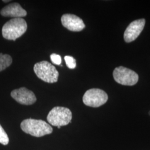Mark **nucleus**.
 Returning a JSON list of instances; mask_svg holds the SVG:
<instances>
[{
	"label": "nucleus",
	"mask_w": 150,
	"mask_h": 150,
	"mask_svg": "<svg viewBox=\"0 0 150 150\" xmlns=\"http://www.w3.org/2000/svg\"><path fill=\"white\" fill-rule=\"evenodd\" d=\"M21 128L24 132L37 137L51 134L53 131L51 126L45 121L32 118L23 120L21 123Z\"/></svg>",
	"instance_id": "obj_1"
},
{
	"label": "nucleus",
	"mask_w": 150,
	"mask_h": 150,
	"mask_svg": "<svg viewBox=\"0 0 150 150\" xmlns=\"http://www.w3.org/2000/svg\"><path fill=\"white\" fill-rule=\"evenodd\" d=\"M27 28V23L24 19L13 18L4 25L2 33L5 39L15 41L25 33Z\"/></svg>",
	"instance_id": "obj_2"
},
{
	"label": "nucleus",
	"mask_w": 150,
	"mask_h": 150,
	"mask_svg": "<svg viewBox=\"0 0 150 150\" xmlns=\"http://www.w3.org/2000/svg\"><path fill=\"white\" fill-rule=\"evenodd\" d=\"M33 70L38 78L42 80L52 83L58 81L59 73L56 67L46 61L36 63L33 67Z\"/></svg>",
	"instance_id": "obj_3"
},
{
	"label": "nucleus",
	"mask_w": 150,
	"mask_h": 150,
	"mask_svg": "<svg viewBox=\"0 0 150 150\" xmlns=\"http://www.w3.org/2000/svg\"><path fill=\"white\" fill-rule=\"evenodd\" d=\"M72 112L70 109L64 107L57 106L53 108L48 113L47 120L54 126L61 127L71 122Z\"/></svg>",
	"instance_id": "obj_4"
},
{
	"label": "nucleus",
	"mask_w": 150,
	"mask_h": 150,
	"mask_svg": "<svg viewBox=\"0 0 150 150\" xmlns=\"http://www.w3.org/2000/svg\"><path fill=\"white\" fill-rule=\"evenodd\" d=\"M113 76L118 83L125 86H133L139 81V75L123 66L116 67L113 72Z\"/></svg>",
	"instance_id": "obj_5"
},
{
	"label": "nucleus",
	"mask_w": 150,
	"mask_h": 150,
	"mask_svg": "<svg viewBox=\"0 0 150 150\" xmlns=\"http://www.w3.org/2000/svg\"><path fill=\"white\" fill-rule=\"evenodd\" d=\"M108 100V95L99 88H91L86 91L83 96V102L86 106L98 107L104 105Z\"/></svg>",
	"instance_id": "obj_6"
},
{
	"label": "nucleus",
	"mask_w": 150,
	"mask_h": 150,
	"mask_svg": "<svg viewBox=\"0 0 150 150\" xmlns=\"http://www.w3.org/2000/svg\"><path fill=\"white\" fill-rule=\"evenodd\" d=\"M145 19L142 18L134 20L129 25L124 33L126 42H132L139 37L145 27Z\"/></svg>",
	"instance_id": "obj_7"
},
{
	"label": "nucleus",
	"mask_w": 150,
	"mask_h": 150,
	"mask_svg": "<svg viewBox=\"0 0 150 150\" xmlns=\"http://www.w3.org/2000/svg\"><path fill=\"white\" fill-rule=\"evenodd\" d=\"M11 96L21 105H31L36 101V97L32 91L26 87H21L11 92Z\"/></svg>",
	"instance_id": "obj_8"
},
{
	"label": "nucleus",
	"mask_w": 150,
	"mask_h": 150,
	"mask_svg": "<svg viewBox=\"0 0 150 150\" xmlns=\"http://www.w3.org/2000/svg\"><path fill=\"white\" fill-rule=\"evenodd\" d=\"M62 25L69 30L79 32L83 30L85 25L79 17L72 14H64L61 17Z\"/></svg>",
	"instance_id": "obj_9"
},
{
	"label": "nucleus",
	"mask_w": 150,
	"mask_h": 150,
	"mask_svg": "<svg viewBox=\"0 0 150 150\" xmlns=\"http://www.w3.org/2000/svg\"><path fill=\"white\" fill-rule=\"evenodd\" d=\"M1 15L4 17L21 18L27 15V12L18 3H12L4 7L1 10Z\"/></svg>",
	"instance_id": "obj_10"
},
{
	"label": "nucleus",
	"mask_w": 150,
	"mask_h": 150,
	"mask_svg": "<svg viewBox=\"0 0 150 150\" xmlns=\"http://www.w3.org/2000/svg\"><path fill=\"white\" fill-rule=\"evenodd\" d=\"M12 62L11 56L7 54H0V71L9 67Z\"/></svg>",
	"instance_id": "obj_11"
},
{
	"label": "nucleus",
	"mask_w": 150,
	"mask_h": 150,
	"mask_svg": "<svg viewBox=\"0 0 150 150\" xmlns=\"http://www.w3.org/2000/svg\"><path fill=\"white\" fill-rule=\"evenodd\" d=\"M9 142V139L5 131L0 125V143L4 145H7Z\"/></svg>",
	"instance_id": "obj_12"
},
{
	"label": "nucleus",
	"mask_w": 150,
	"mask_h": 150,
	"mask_svg": "<svg viewBox=\"0 0 150 150\" xmlns=\"http://www.w3.org/2000/svg\"><path fill=\"white\" fill-rule=\"evenodd\" d=\"M64 60L67 66L70 69H74L76 66V59L72 56H66L64 57Z\"/></svg>",
	"instance_id": "obj_13"
},
{
	"label": "nucleus",
	"mask_w": 150,
	"mask_h": 150,
	"mask_svg": "<svg viewBox=\"0 0 150 150\" xmlns=\"http://www.w3.org/2000/svg\"><path fill=\"white\" fill-rule=\"evenodd\" d=\"M50 59H51V61L54 64L59 65L61 64L62 60L61 56L57 54H52L50 56Z\"/></svg>",
	"instance_id": "obj_14"
},
{
	"label": "nucleus",
	"mask_w": 150,
	"mask_h": 150,
	"mask_svg": "<svg viewBox=\"0 0 150 150\" xmlns=\"http://www.w3.org/2000/svg\"><path fill=\"white\" fill-rule=\"evenodd\" d=\"M10 0H8V1H5V0H3V2H10Z\"/></svg>",
	"instance_id": "obj_15"
},
{
	"label": "nucleus",
	"mask_w": 150,
	"mask_h": 150,
	"mask_svg": "<svg viewBox=\"0 0 150 150\" xmlns=\"http://www.w3.org/2000/svg\"></svg>",
	"instance_id": "obj_16"
}]
</instances>
